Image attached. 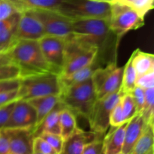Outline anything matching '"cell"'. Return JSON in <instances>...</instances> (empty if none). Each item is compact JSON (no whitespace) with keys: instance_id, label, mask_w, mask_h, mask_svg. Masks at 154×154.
<instances>
[{"instance_id":"7dc6e473","label":"cell","mask_w":154,"mask_h":154,"mask_svg":"<svg viewBox=\"0 0 154 154\" xmlns=\"http://www.w3.org/2000/svg\"><path fill=\"white\" fill-rule=\"evenodd\" d=\"M9 154H11V153H9Z\"/></svg>"},{"instance_id":"1f68e13d","label":"cell","mask_w":154,"mask_h":154,"mask_svg":"<svg viewBox=\"0 0 154 154\" xmlns=\"http://www.w3.org/2000/svg\"><path fill=\"white\" fill-rule=\"evenodd\" d=\"M104 136L99 137L86 144L82 154H105Z\"/></svg>"},{"instance_id":"d6a6232c","label":"cell","mask_w":154,"mask_h":154,"mask_svg":"<svg viewBox=\"0 0 154 154\" xmlns=\"http://www.w3.org/2000/svg\"><path fill=\"white\" fill-rule=\"evenodd\" d=\"M132 96L135 107H136L137 114H141L145 101V90L138 86H135L130 93Z\"/></svg>"},{"instance_id":"5bb4252c","label":"cell","mask_w":154,"mask_h":154,"mask_svg":"<svg viewBox=\"0 0 154 154\" xmlns=\"http://www.w3.org/2000/svg\"><path fill=\"white\" fill-rule=\"evenodd\" d=\"M45 35L42 23L33 15L27 11L21 12L17 27L16 41L20 39L38 41Z\"/></svg>"},{"instance_id":"5b68a950","label":"cell","mask_w":154,"mask_h":154,"mask_svg":"<svg viewBox=\"0 0 154 154\" xmlns=\"http://www.w3.org/2000/svg\"><path fill=\"white\" fill-rule=\"evenodd\" d=\"M111 3L93 0H64L57 11L72 20L109 19Z\"/></svg>"},{"instance_id":"ba28073f","label":"cell","mask_w":154,"mask_h":154,"mask_svg":"<svg viewBox=\"0 0 154 154\" xmlns=\"http://www.w3.org/2000/svg\"><path fill=\"white\" fill-rule=\"evenodd\" d=\"M121 96L120 89L96 101L87 120L91 132L99 135H105L110 127V114L114 106L120 102Z\"/></svg>"},{"instance_id":"44dd1931","label":"cell","mask_w":154,"mask_h":154,"mask_svg":"<svg viewBox=\"0 0 154 154\" xmlns=\"http://www.w3.org/2000/svg\"><path fill=\"white\" fill-rule=\"evenodd\" d=\"M19 12L34 9L57 11L64 0H7Z\"/></svg>"},{"instance_id":"74e56055","label":"cell","mask_w":154,"mask_h":154,"mask_svg":"<svg viewBox=\"0 0 154 154\" xmlns=\"http://www.w3.org/2000/svg\"><path fill=\"white\" fill-rule=\"evenodd\" d=\"M15 102L16 101L0 107V129L4 128L5 124L7 123L11 113L12 111V109L14 108V105L15 104Z\"/></svg>"},{"instance_id":"cb8c5ba5","label":"cell","mask_w":154,"mask_h":154,"mask_svg":"<svg viewBox=\"0 0 154 154\" xmlns=\"http://www.w3.org/2000/svg\"><path fill=\"white\" fill-rule=\"evenodd\" d=\"M132 59H133V53L130 56L126 65L123 66V78H122V84L120 87V92L122 94L130 93L134 87L136 86L137 75L132 63Z\"/></svg>"},{"instance_id":"2e32d148","label":"cell","mask_w":154,"mask_h":154,"mask_svg":"<svg viewBox=\"0 0 154 154\" xmlns=\"http://www.w3.org/2000/svg\"><path fill=\"white\" fill-rule=\"evenodd\" d=\"M147 125L141 114H137L127 122L122 153L131 154L134 146L143 134Z\"/></svg>"},{"instance_id":"d6986e66","label":"cell","mask_w":154,"mask_h":154,"mask_svg":"<svg viewBox=\"0 0 154 154\" xmlns=\"http://www.w3.org/2000/svg\"><path fill=\"white\" fill-rule=\"evenodd\" d=\"M64 108L65 106L60 101L55 108L33 130L34 138L38 136L42 132H50V133L60 135L61 128H60V114L61 110Z\"/></svg>"},{"instance_id":"d4e9b609","label":"cell","mask_w":154,"mask_h":154,"mask_svg":"<svg viewBox=\"0 0 154 154\" xmlns=\"http://www.w3.org/2000/svg\"><path fill=\"white\" fill-rule=\"evenodd\" d=\"M153 124H147L144 132L134 146L131 154H147L153 147Z\"/></svg>"},{"instance_id":"9c48e42d","label":"cell","mask_w":154,"mask_h":154,"mask_svg":"<svg viewBox=\"0 0 154 154\" xmlns=\"http://www.w3.org/2000/svg\"><path fill=\"white\" fill-rule=\"evenodd\" d=\"M123 66L118 67L117 63H110L96 69L92 75V81L97 99L119 90L122 84Z\"/></svg>"},{"instance_id":"e575fe53","label":"cell","mask_w":154,"mask_h":154,"mask_svg":"<svg viewBox=\"0 0 154 154\" xmlns=\"http://www.w3.org/2000/svg\"><path fill=\"white\" fill-rule=\"evenodd\" d=\"M109 123L110 126H114V127L119 126H120V125L123 124V123H126L124 120V118H123L120 100V102L114 106L112 111H111V114H110Z\"/></svg>"},{"instance_id":"f35d334b","label":"cell","mask_w":154,"mask_h":154,"mask_svg":"<svg viewBox=\"0 0 154 154\" xmlns=\"http://www.w3.org/2000/svg\"><path fill=\"white\" fill-rule=\"evenodd\" d=\"M18 99V89L0 93V107Z\"/></svg>"},{"instance_id":"4dcf8cb0","label":"cell","mask_w":154,"mask_h":154,"mask_svg":"<svg viewBox=\"0 0 154 154\" xmlns=\"http://www.w3.org/2000/svg\"><path fill=\"white\" fill-rule=\"evenodd\" d=\"M38 136L46 141L57 152V153L59 154L60 153L64 141V139L61 135L50 133V132H42Z\"/></svg>"},{"instance_id":"f6af8a7d","label":"cell","mask_w":154,"mask_h":154,"mask_svg":"<svg viewBox=\"0 0 154 154\" xmlns=\"http://www.w3.org/2000/svg\"><path fill=\"white\" fill-rule=\"evenodd\" d=\"M147 154H154V149H153V147L151 149V150H150V151L148 152V153H147Z\"/></svg>"},{"instance_id":"d590c367","label":"cell","mask_w":154,"mask_h":154,"mask_svg":"<svg viewBox=\"0 0 154 154\" xmlns=\"http://www.w3.org/2000/svg\"><path fill=\"white\" fill-rule=\"evenodd\" d=\"M136 86L141 87L144 90L154 88V70L137 78Z\"/></svg>"},{"instance_id":"7bdbcfd3","label":"cell","mask_w":154,"mask_h":154,"mask_svg":"<svg viewBox=\"0 0 154 154\" xmlns=\"http://www.w3.org/2000/svg\"><path fill=\"white\" fill-rule=\"evenodd\" d=\"M128 0H116V2H118L123 3V4H126V2Z\"/></svg>"},{"instance_id":"f546056e","label":"cell","mask_w":154,"mask_h":154,"mask_svg":"<svg viewBox=\"0 0 154 154\" xmlns=\"http://www.w3.org/2000/svg\"><path fill=\"white\" fill-rule=\"evenodd\" d=\"M126 5L132 8L141 17L144 18L147 12L153 8V0H128Z\"/></svg>"},{"instance_id":"7a4b0ae2","label":"cell","mask_w":154,"mask_h":154,"mask_svg":"<svg viewBox=\"0 0 154 154\" xmlns=\"http://www.w3.org/2000/svg\"><path fill=\"white\" fill-rule=\"evenodd\" d=\"M5 53L19 68L20 72V78L53 72L44 58L38 41L17 40Z\"/></svg>"},{"instance_id":"4fadbf2b","label":"cell","mask_w":154,"mask_h":154,"mask_svg":"<svg viewBox=\"0 0 154 154\" xmlns=\"http://www.w3.org/2000/svg\"><path fill=\"white\" fill-rule=\"evenodd\" d=\"M9 140L10 153L32 154L33 129L30 128H5Z\"/></svg>"},{"instance_id":"836d02e7","label":"cell","mask_w":154,"mask_h":154,"mask_svg":"<svg viewBox=\"0 0 154 154\" xmlns=\"http://www.w3.org/2000/svg\"><path fill=\"white\" fill-rule=\"evenodd\" d=\"M33 150L45 154H58L46 141L39 136L35 137L33 139Z\"/></svg>"},{"instance_id":"277c9868","label":"cell","mask_w":154,"mask_h":154,"mask_svg":"<svg viewBox=\"0 0 154 154\" xmlns=\"http://www.w3.org/2000/svg\"><path fill=\"white\" fill-rule=\"evenodd\" d=\"M19 81L18 99L28 101L42 96H60L62 91L59 75L54 72L21 77Z\"/></svg>"},{"instance_id":"bcb514c9","label":"cell","mask_w":154,"mask_h":154,"mask_svg":"<svg viewBox=\"0 0 154 154\" xmlns=\"http://www.w3.org/2000/svg\"><path fill=\"white\" fill-rule=\"evenodd\" d=\"M117 154H124V153H122V152H121V153H117Z\"/></svg>"},{"instance_id":"52a82bcc","label":"cell","mask_w":154,"mask_h":154,"mask_svg":"<svg viewBox=\"0 0 154 154\" xmlns=\"http://www.w3.org/2000/svg\"><path fill=\"white\" fill-rule=\"evenodd\" d=\"M109 23L112 31L121 39L128 32L143 26L144 18L130 6L115 1L111 3Z\"/></svg>"},{"instance_id":"60d3db41","label":"cell","mask_w":154,"mask_h":154,"mask_svg":"<svg viewBox=\"0 0 154 154\" xmlns=\"http://www.w3.org/2000/svg\"><path fill=\"white\" fill-rule=\"evenodd\" d=\"M10 153L9 140L5 128L0 129V154Z\"/></svg>"},{"instance_id":"8fae6325","label":"cell","mask_w":154,"mask_h":154,"mask_svg":"<svg viewBox=\"0 0 154 154\" xmlns=\"http://www.w3.org/2000/svg\"><path fill=\"white\" fill-rule=\"evenodd\" d=\"M68 38L45 35L38 40L41 51L53 72L60 75L66 58V47Z\"/></svg>"},{"instance_id":"f1b7e54d","label":"cell","mask_w":154,"mask_h":154,"mask_svg":"<svg viewBox=\"0 0 154 154\" xmlns=\"http://www.w3.org/2000/svg\"><path fill=\"white\" fill-rule=\"evenodd\" d=\"M120 104L124 120L126 122L129 121L137 114L136 107L132 95L130 93L122 94L120 98Z\"/></svg>"},{"instance_id":"603a6c76","label":"cell","mask_w":154,"mask_h":154,"mask_svg":"<svg viewBox=\"0 0 154 154\" xmlns=\"http://www.w3.org/2000/svg\"><path fill=\"white\" fill-rule=\"evenodd\" d=\"M97 69L95 66L94 63L88 65L73 73L70 74L69 75L65 77H60V83L61 85V88L63 89L65 87H70V86L75 85V84H79L83 82L86 80L91 78L93 72Z\"/></svg>"},{"instance_id":"b9f144b4","label":"cell","mask_w":154,"mask_h":154,"mask_svg":"<svg viewBox=\"0 0 154 154\" xmlns=\"http://www.w3.org/2000/svg\"><path fill=\"white\" fill-rule=\"evenodd\" d=\"M93 1L96 2H109V3H113L116 1V0H93Z\"/></svg>"},{"instance_id":"ffe728a7","label":"cell","mask_w":154,"mask_h":154,"mask_svg":"<svg viewBox=\"0 0 154 154\" xmlns=\"http://www.w3.org/2000/svg\"><path fill=\"white\" fill-rule=\"evenodd\" d=\"M60 101V96H57V95L42 96V97L34 98V99L28 100L30 105L35 108L36 111L37 120H36L35 127L55 108Z\"/></svg>"},{"instance_id":"e0dca14e","label":"cell","mask_w":154,"mask_h":154,"mask_svg":"<svg viewBox=\"0 0 154 154\" xmlns=\"http://www.w3.org/2000/svg\"><path fill=\"white\" fill-rule=\"evenodd\" d=\"M20 12L0 20V52L5 53L16 41L17 27Z\"/></svg>"},{"instance_id":"8992f818","label":"cell","mask_w":154,"mask_h":154,"mask_svg":"<svg viewBox=\"0 0 154 154\" xmlns=\"http://www.w3.org/2000/svg\"><path fill=\"white\" fill-rule=\"evenodd\" d=\"M96 48L86 46L75 40L72 35L68 38L66 47L65 63L60 77H65L93 63L96 58Z\"/></svg>"},{"instance_id":"ee69618b","label":"cell","mask_w":154,"mask_h":154,"mask_svg":"<svg viewBox=\"0 0 154 154\" xmlns=\"http://www.w3.org/2000/svg\"><path fill=\"white\" fill-rule=\"evenodd\" d=\"M32 154H45V153H41V152H38V151H35V150H33L32 153Z\"/></svg>"},{"instance_id":"c3c4849f","label":"cell","mask_w":154,"mask_h":154,"mask_svg":"<svg viewBox=\"0 0 154 154\" xmlns=\"http://www.w3.org/2000/svg\"><path fill=\"white\" fill-rule=\"evenodd\" d=\"M1 107H2V106H1Z\"/></svg>"},{"instance_id":"8d00e7d4","label":"cell","mask_w":154,"mask_h":154,"mask_svg":"<svg viewBox=\"0 0 154 154\" xmlns=\"http://www.w3.org/2000/svg\"><path fill=\"white\" fill-rule=\"evenodd\" d=\"M17 12L19 11L8 1L0 0V20L8 19Z\"/></svg>"},{"instance_id":"4316f807","label":"cell","mask_w":154,"mask_h":154,"mask_svg":"<svg viewBox=\"0 0 154 154\" xmlns=\"http://www.w3.org/2000/svg\"><path fill=\"white\" fill-rule=\"evenodd\" d=\"M60 122L61 128L60 135L64 140L70 136L78 128L75 114L66 107L60 111Z\"/></svg>"},{"instance_id":"30bf717a","label":"cell","mask_w":154,"mask_h":154,"mask_svg":"<svg viewBox=\"0 0 154 154\" xmlns=\"http://www.w3.org/2000/svg\"><path fill=\"white\" fill-rule=\"evenodd\" d=\"M27 11L42 23L46 35L62 38H69L72 35V20L57 11L34 9Z\"/></svg>"},{"instance_id":"ac0fdd59","label":"cell","mask_w":154,"mask_h":154,"mask_svg":"<svg viewBox=\"0 0 154 154\" xmlns=\"http://www.w3.org/2000/svg\"><path fill=\"white\" fill-rule=\"evenodd\" d=\"M127 124L123 123L119 126H110L108 133L104 136V149L105 154H117L122 152L124 142L125 130Z\"/></svg>"},{"instance_id":"7c38bea8","label":"cell","mask_w":154,"mask_h":154,"mask_svg":"<svg viewBox=\"0 0 154 154\" xmlns=\"http://www.w3.org/2000/svg\"><path fill=\"white\" fill-rule=\"evenodd\" d=\"M37 115L28 101L17 99L4 128H30L34 130Z\"/></svg>"},{"instance_id":"3957f363","label":"cell","mask_w":154,"mask_h":154,"mask_svg":"<svg viewBox=\"0 0 154 154\" xmlns=\"http://www.w3.org/2000/svg\"><path fill=\"white\" fill-rule=\"evenodd\" d=\"M60 99L63 105L75 115L88 120L94 103L97 100L92 78L62 89Z\"/></svg>"},{"instance_id":"9a60e30c","label":"cell","mask_w":154,"mask_h":154,"mask_svg":"<svg viewBox=\"0 0 154 154\" xmlns=\"http://www.w3.org/2000/svg\"><path fill=\"white\" fill-rule=\"evenodd\" d=\"M100 136L103 135H99L91 131L86 132L78 127L70 136L64 140L59 154H82L86 144Z\"/></svg>"},{"instance_id":"7402d4cb","label":"cell","mask_w":154,"mask_h":154,"mask_svg":"<svg viewBox=\"0 0 154 154\" xmlns=\"http://www.w3.org/2000/svg\"><path fill=\"white\" fill-rule=\"evenodd\" d=\"M132 63L136 72L137 78H138L144 74L154 70V56L152 54L136 49L133 51Z\"/></svg>"},{"instance_id":"83f0119b","label":"cell","mask_w":154,"mask_h":154,"mask_svg":"<svg viewBox=\"0 0 154 154\" xmlns=\"http://www.w3.org/2000/svg\"><path fill=\"white\" fill-rule=\"evenodd\" d=\"M154 88L145 90V101L141 114L147 124H153L154 119Z\"/></svg>"},{"instance_id":"484cf974","label":"cell","mask_w":154,"mask_h":154,"mask_svg":"<svg viewBox=\"0 0 154 154\" xmlns=\"http://www.w3.org/2000/svg\"><path fill=\"white\" fill-rule=\"evenodd\" d=\"M18 66L6 53L0 52V81L20 78Z\"/></svg>"},{"instance_id":"ab89813d","label":"cell","mask_w":154,"mask_h":154,"mask_svg":"<svg viewBox=\"0 0 154 154\" xmlns=\"http://www.w3.org/2000/svg\"><path fill=\"white\" fill-rule=\"evenodd\" d=\"M19 78L2 80V81H0V93L8 91V90H16V89L19 88Z\"/></svg>"},{"instance_id":"6da1fadb","label":"cell","mask_w":154,"mask_h":154,"mask_svg":"<svg viewBox=\"0 0 154 154\" xmlns=\"http://www.w3.org/2000/svg\"><path fill=\"white\" fill-rule=\"evenodd\" d=\"M72 37L80 43L96 48L93 63L96 68L117 62V50L121 39L110 27L109 19L72 20Z\"/></svg>"}]
</instances>
